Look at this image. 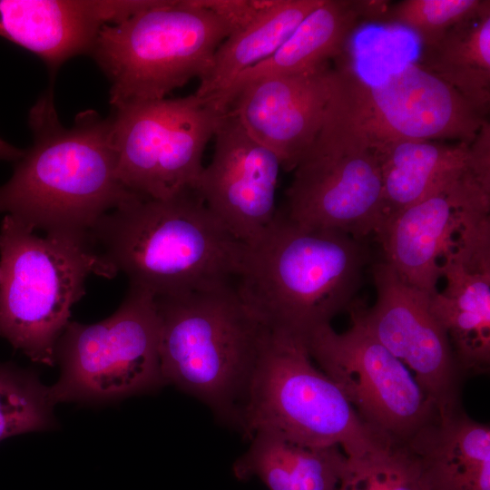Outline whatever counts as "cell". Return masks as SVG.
<instances>
[{"label":"cell","mask_w":490,"mask_h":490,"mask_svg":"<svg viewBox=\"0 0 490 490\" xmlns=\"http://www.w3.org/2000/svg\"><path fill=\"white\" fill-rule=\"evenodd\" d=\"M28 120L34 143L0 186V211L45 234L91 237L105 214L139 195L117 175L110 117L86 110L64 126L51 85Z\"/></svg>","instance_id":"obj_1"},{"label":"cell","mask_w":490,"mask_h":490,"mask_svg":"<svg viewBox=\"0 0 490 490\" xmlns=\"http://www.w3.org/2000/svg\"><path fill=\"white\" fill-rule=\"evenodd\" d=\"M91 238L130 286L154 298L234 284L247 248L194 190L162 200L138 195L105 214Z\"/></svg>","instance_id":"obj_2"},{"label":"cell","mask_w":490,"mask_h":490,"mask_svg":"<svg viewBox=\"0 0 490 490\" xmlns=\"http://www.w3.org/2000/svg\"><path fill=\"white\" fill-rule=\"evenodd\" d=\"M368 261L363 240L300 227L278 211L260 239L247 246L235 288L270 332L305 344L348 309Z\"/></svg>","instance_id":"obj_3"},{"label":"cell","mask_w":490,"mask_h":490,"mask_svg":"<svg viewBox=\"0 0 490 490\" xmlns=\"http://www.w3.org/2000/svg\"><path fill=\"white\" fill-rule=\"evenodd\" d=\"M155 302L165 383L234 426L269 330L242 301L235 284L155 298Z\"/></svg>","instance_id":"obj_4"},{"label":"cell","mask_w":490,"mask_h":490,"mask_svg":"<svg viewBox=\"0 0 490 490\" xmlns=\"http://www.w3.org/2000/svg\"><path fill=\"white\" fill-rule=\"evenodd\" d=\"M0 337L32 361L55 363L56 344L92 275L117 271L91 237L39 236L5 215L0 227Z\"/></svg>","instance_id":"obj_5"},{"label":"cell","mask_w":490,"mask_h":490,"mask_svg":"<svg viewBox=\"0 0 490 490\" xmlns=\"http://www.w3.org/2000/svg\"><path fill=\"white\" fill-rule=\"evenodd\" d=\"M234 426L248 439L270 434L306 445L338 446L347 457L393 442L361 420L338 386L312 363L302 341L270 331Z\"/></svg>","instance_id":"obj_6"},{"label":"cell","mask_w":490,"mask_h":490,"mask_svg":"<svg viewBox=\"0 0 490 490\" xmlns=\"http://www.w3.org/2000/svg\"><path fill=\"white\" fill-rule=\"evenodd\" d=\"M230 24L196 0H153L104 24L90 53L110 81L113 108L160 100L210 69Z\"/></svg>","instance_id":"obj_7"},{"label":"cell","mask_w":490,"mask_h":490,"mask_svg":"<svg viewBox=\"0 0 490 490\" xmlns=\"http://www.w3.org/2000/svg\"><path fill=\"white\" fill-rule=\"evenodd\" d=\"M292 172L281 211L289 221L359 240L379 234L384 221L380 165L338 69L319 133Z\"/></svg>","instance_id":"obj_8"},{"label":"cell","mask_w":490,"mask_h":490,"mask_svg":"<svg viewBox=\"0 0 490 490\" xmlns=\"http://www.w3.org/2000/svg\"><path fill=\"white\" fill-rule=\"evenodd\" d=\"M61 375L49 387L55 404L105 403L166 385L153 295L129 286L120 307L94 324L70 321L55 348Z\"/></svg>","instance_id":"obj_9"},{"label":"cell","mask_w":490,"mask_h":490,"mask_svg":"<svg viewBox=\"0 0 490 490\" xmlns=\"http://www.w3.org/2000/svg\"><path fill=\"white\" fill-rule=\"evenodd\" d=\"M113 110L111 140L117 175L128 190L158 200L195 191L205 147L225 113L212 99L193 93Z\"/></svg>","instance_id":"obj_10"},{"label":"cell","mask_w":490,"mask_h":490,"mask_svg":"<svg viewBox=\"0 0 490 490\" xmlns=\"http://www.w3.org/2000/svg\"><path fill=\"white\" fill-rule=\"evenodd\" d=\"M351 320L342 333L330 324L316 328L305 340L306 349L366 425L406 443L437 413L407 368L352 310Z\"/></svg>","instance_id":"obj_11"},{"label":"cell","mask_w":490,"mask_h":490,"mask_svg":"<svg viewBox=\"0 0 490 490\" xmlns=\"http://www.w3.org/2000/svg\"><path fill=\"white\" fill-rule=\"evenodd\" d=\"M361 123L375 142L455 140L469 144L486 121L472 103L418 63L369 84L339 69Z\"/></svg>","instance_id":"obj_12"},{"label":"cell","mask_w":490,"mask_h":490,"mask_svg":"<svg viewBox=\"0 0 490 490\" xmlns=\"http://www.w3.org/2000/svg\"><path fill=\"white\" fill-rule=\"evenodd\" d=\"M377 298L352 309L369 332L411 372L438 415L458 408L460 370L448 338L430 309V295L385 260L373 265Z\"/></svg>","instance_id":"obj_13"},{"label":"cell","mask_w":490,"mask_h":490,"mask_svg":"<svg viewBox=\"0 0 490 490\" xmlns=\"http://www.w3.org/2000/svg\"><path fill=\"white\" fill-rule=\"evenodd\" d=\"M490 188L467 168L398 213L378 235L385 261L410 285L432 296L442 278L441 258L469 226L489 218Z\"/></svg>","instance_id":"obj_14"},{"label":"cell","mask_w":490,"mask_h":490,"mask_svg":"<svg viewBox=\"0 0 490 490\" xmlns=\"http://www.w3.org/2000/svg\"><path fill=\"white\" fill-rule=\"evenodd\" d=\"M213 137L212 158L203 167L195 191L235 239L251 245L277 216L280 162L229 111L221 116Z\"/></svg>","instance_id":"obj_15"},{"label":"cell","mask_w":490,"mask_h":490,"mask_svg":"<svg viewBox=\"0 0 490 490\" xmlns=\"http://www.w3.org/2000/svg\"><path fill=\"white\" fill-rule=\"evenodd\" d=\"M335 71L327 65L295 75L264 78L239 90L228 103L245 130L292 172L323 125Z\"/></svg>","instance_id":"obj_16"},{"label":"cell","mask_w":490,"mask_h":490,"mask_svg":"<svg viewBox=\"0 0 490 490\" xmlns=\"http://www.w3.org/2000/svg\"><path fill=\"white\" fill-rule=\"evenodd\" d=\"M142 0H0V36L40 57L53 72L90 54L101 28L122 21Z\"/></svg>","instance_id":"obj_17"},{"label":"cell","mask_w":490,"mask_h":490,"mask_svg":"<svg viewBox=\"0 0 490 490\" xmlns=\"http://www.w3.org/2000/svg\"><path fill=\"white\" fill-rule=\"evenodd\" d=\"M427 490H490V427L459 408L436 415L406 442Z\"/></svg>","instance_id":"obj_18"},{"label":"cell","mask_w":490,"mask_h":490,"mask_svg":"<svg viewBox=\"0 0 490 490\" xmlns=\"http://www.w3.org/2000/svg\"><path fill=\"white\" fill-rule=\"evenodd\" d=\"M443 292L430 309L444 328L460 372L486 373L490 365V270L473 268L454 253L444 257Z\"/></svg>","instance_id":"obj_19"},{"label":"cell","mask_w":490,"mask_h":490,"mask_svg":"<svg viewBox=\"0 0 490 490\" xmlns=\"http://www.w3.org/2000/svg\"><path fill=\"white\" fill-rule=\"evenodd\" d=\"M363 19L358 0H323L268 59L239 75L211 99L225 112L233 95L256 81L308 73L327 65L343 52Z\"/></svg>","instance_id":"obj_20"},{"label":"cell","mask_w":490,"mask_h":490,"mask_svg":"<svg viewBox=\"0 0 490 490\" xmlns=\"http://www.w3.org/2000/svg\"><path fill=\"white\" fill-rule=\"evenodd\" d=\"M233 465L240 480L258 478L269 490H337L346 456L338 446L298 443L270 434H255Z\"/></svg>","instance_id":"obj_21"},{"label":"cell","mask_w":490,"mask_h":490,"mask_svg":"<svg viewBox=\"0 0 490 490\" xmlns=\"http://www.w3.org/2000/svg\"><path fill=\"white\" fill-rule=\"evenodd\" d=\"M468 145L428 140L373 142L380 165L384 202L379 234L398 213L463 170Z\"/></svg>","instance_id":"obj_22"},{"label":"cell","mask_w":490,"mask_h":490,"mask_svg":"<svg viewBox=\"0 0 490 490\" xmlns=\"http://www.w3.org/2000/svg\"><path fill=\"white\" fill-rule=\"evenodd\" d=\"M323 0H273L256 18L232 32L217 48L195 95L212 98L239 75L268 59Z\"/></svg>","instance_id":"obj_23"},{"label":"cell","mask_w":490,"mask_h":490,"mask_svg":"<svg viewBox=\"0 0 490 490\" xmlns=\"http://www.w3.org/2000/svg\"><path fill=\"white\" fill-rule=\"evenodd\" d=\"M420 65L439 77L486 116L490 108V1L422 48Z\"/></svg>","instance_id":"obj_24"},{"label":"cell","mask_w":490,"mask_h":490,"mask_svg":"<svg viewBox=\"0 0 490 490\" xmlns=\"http://www.w3.org/2000/svg\"><path fill=\"white\" fill-rule=\"evenodd\" d=\"M49 387L30 369L0 362V441L55 426Z\"/></svg>","instance_id":"obj_25"},{"label":"cell","mask_w":490,"mask_h":490,"mask_svg":"<svg viewBox=\"0 0 490 490\" xmlns=\"http://www.w3.org/2000/svg\"><path fill=\"white\" fill-rule=\"evenodd\" d=\"M337 490L427 489L416 456L406 443L391 442L363 456L347 457Z\"/></svg>","instance_id":"obj_26"},{"label":"cell","mask_w":490,"mask_h":490,"mask_svg":"<svg viewBox=\"0 0 490 490\" xmlns=\"http://www.w3.org/2000/svg\"><path fill=\"white\" fill-rule=\"evenodd\" d=\"M481 3L482 0H404L388 5L380 21L411 30L425 48L472 16Z\"/></svg>","instance_id":"obj_27"},{"label":"cell","mask_w":490,"mask_h":490,"mask_svg":"<svg viewBox=\"0 0 490 490\" xmlns=\"http://www.w3.org/2000/svg\"><path fill=\"white\" fill-rule=\"evenodd\" d=\"M223 18L233 32L245 26L269 7L273 0H196Z\"/></svg>","instance_id":"obj_28"},{"label":"cell","mask_w":490,"mask_h":490,"mask_svg":"<svg viewBox=\"0 0 490 490\" xmlns=\"http://www.w3.org/2000/svg\"><path fill=\"white\" fill-rule=\"evenodd\" d=\"M466 165L478 181L490 188V122H484L467 148Z\"/></svg>","instance_id":"obj_29"},{"label":"cell","mask_w":490,"mask_h":490,"mask_svg":"<svg viewBox=\"0 0 490 490\" xmlns=\"http://www.w3.org/2000/svg\"><path fill=\"white\" fill-rule=\"evenodd\" d=\"M24 151L17 149L0 138V159L7 161H18Z\"/></svg>","instance_id":"obj_30"},{"label":"cell","mask_w":490,"mask_h":490,"mask_svg":"<svg viewBox=\"0 0 490 490\" xmlns=\"http://www.w3.org/2000/svg\"><path fill=\"white\" fill-rule=\"evenodd\" d=\"M0 280H1V270H0Z\"/></svg>","instance_id":"obj_31"}]
</instances>
